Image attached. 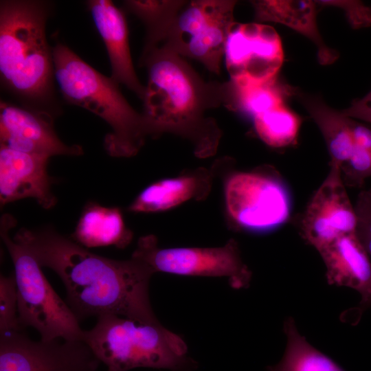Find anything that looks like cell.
<instances>
[{
    "label": "cell",
    "mask_w": 371,
    "mask_h": 371,
    "mask_svg": "<svg viewBox=\"0 0 371 371\" xmlns=\"http://www.w3.org/2000/svg\"><path fill=\"white\" fill-rule=\"evenodd\" d=\"M13 239L41 267L59 276L66 289V302L79 321L111 314L141 323H159L149 299V282L154 272L144 262L93 254L51 226L21 228Z\"/></svg>",
    "instance_id": "6da1fadb"
},
{
    "label": "cell",
    "mask_w": 371,
    "mask_h": 371,
    "mask_svg": "<svg viewBox=\"0 0 371 371\" xmlns=\"http://www.w3.org/2000/svg\"><path fill=\"white\" fill-rule=\"evenodd\" d=\"M139 65L148 71L142 100L149 135L172 133L190 139L196 155L213 154L221 131L205 113L224 106L226 82L205 81L184 58L160 47L142 54Z\"/></svg>",
    "instance_id": "7a4b0ae2"
},
{
    "label": "cell",
    "mask_w": 371,
    "mask_h": 371,
    "mask_svg": "<svg viewBox=\"0 0 371 371\" xmlns=\"http://www.w3.org/2000/svg\"><path fill=\"white\" fill-rule=\"evenodd\" d=\"M46 2L9 0L0 3V76L14 95L47 112L54 96L52 51L45 24Z\"/></svg>",
    "instance_id": "3957f363"
},
{
    "label": "cell",
    "mask_w": 371,
    "mask_h": 371,
    "mask_svg": "<svg viewBox=\"0 0 371 371\" xmlns=\"http://www.w3.org/2000/svg\"><path fill=\"white\" fill-rule=\"evenodd\" d=\"M54 77L63 98L104 120L111 127L104 140L115 157L135 155L149 135L143 113L135 111L111 77L100 74L65 45L52 49Z\"/></svg>",
    "instance_id": "277c9868"
},
{
    "label": "cell",
    "mask_w": 371,
    "mask_h": 371,
    "mask_svg": "<svg viewBox=\"0 0 371 371\" xmlns=\"http://www.w3.org/2000/svg\"><path fill=\"white\" fill-rule=\"evenodd\" d=\"M108 370L128 371L149 368L170 371H194L196 362L178 335L161 323L148 324L116 315L97 317L85 330L84 339Z\"/></svg>",
    "instance_id": "5b68a950"
},
{
    "label": "cell",
    "mask_w": 371,
    "mask_h": 371,
    "mask_svg": "<svg viewBox=\"0 0 371 371\" xmlns=\"http://www.w3.org/2000/svg\"><path fill=\"white\" fill-rule=\"evenodd\" d=\"M16 223L12 215L2 216L0 235L14 265L20 324L36 329L43 341L83 340L85 330L67 303L53 289L31 253L10 238Z\"/></svg>",
    "instance_id": "8992f818"
},
{
    "label": "cell",
    "mask_w": 371,
    "mask_h": 371,
    "mask_svg": "<svg viewBox=\"0 0 371 371\" xmlns=\"http://www.w3.org/2000/svg\"><path fill=\"white\" fill-rule=\"evenodd\" d=\"M236 1H186L157 47L200 62L219 74Z\"/></svg>",
    "instance_id": "52a82bcc"
},
{
    "label": "cell",
    "mask_w": 371,
    "mask_h": 371,
    "mask_svg": "<svg viewBox=\"0 0 371 371\" xmlns=\"http://www.w3.org/2000/svg\"><path fill=\"white\" fill-rule=\"evenodd\" d=\"M131 258L144 262L154 273L225 277L234 289L246 288L251 278L234 240L218 247L160 249L156 238L148 235L139 239Z\"/></svg>",
    "instance_id": "ba28073f"
},
{
    "label": "cell",
    "mask_w": 371,
    "mask_h": 371,
    "mask_svg": "<svg viewBox=\"0 0 371 371\" xmlns=\"http://www.w3.org/2000/svg\"><path fill=\"white\" fill-rule=\"evenodd\" d=\"M225 198L229 217L246 230L267 231L289 216L288 192L274 175L260 171L235 173L226 183Z\"/></svg>",
    "instance_id": "9c48e42d"
},
{
    "label": "cell",
    "mask_w": 371,
    "mask_h": 371,
    "mask_svg": "<svg viewBox=\"0 0 371 371\" xmlns=\"http://www.w3.org/2000/svg\"><path fill=\"white\" fill-rule=\"evenodd\" d=\"M33 341L0 333V371H96L101 363L83 340Z\"/></svg>",
    "instance_id": "30bf717a"
},
{
    "label": "cell",
    "mask_w": 371,
    "mask_h": 371,
    "mask_svg": "<svg viewBox=\"0 0 371 371\" xmlns=\"http://www.w3.org/2000/svg\"><path fill=\"white\" fill-rule=\"evenodd\" d=\"M225 59L230 80L262 83L276 78L283 60L280 38L271 26L235 23L227 39Z\"/></svg>",
    "instance_id": "8fae6325"
},
{
    "label": "cell",
    "mask_w": 371,
    "mask_h": 371,
    "mask_svg": "<svg viewBox=\"0 0 371 371\" xmlns=\"http://www.w3.org/2000/svg\"><path fill=\"white\" fill-rule=\"evenodd\" d=\"M357 215L340 167L330 164L327 176L310 199L301 221L303 239L317 251L339 238L355 234Z\"/></svg>",
    "instance_id": "7c38bea8"
},
{
    "label": "cell",
    "mask_w": 371,
    "mask_h": 371,
    "mask_svg": "<svg viewBox=\"0 0 371 371\" xmlns=\"http://www.w3.org/2000/svg\"><path fill=\"white\" fill-rule=\"evenodd\" d=\"M0 140L12 150L47 158L83 154L80 146L67 145L59 139L51 113L5 102L0 105Z\"/></svg>",
    "instance_id": "4fadbf2b"
},
{
    "label": "cell",
    "mask_w": 371,
    "mask_h": 371,
    "mask_svg": "<svg viewBox=\"0 0 371 371\" xmlns=\"http://www.w3.org/2000/svg\"><path fill=\"white\" fill-rule=\"evenodd\" d=\"M49 158L0 146L1 205L25 198L34 199L45 209L53 207L52 179L47 172Z\"/></svg>",
    "instance_id": "5bb4252c"
},
{
    "label": "cell",
    "mask_w": 371,
    "mask_h": 371,
    "mask_svg": "<svg viewBox=\"0 0 371 371\" xmlns=\"http://www.w3.org/2000/svg\"><path fill=\"white\" fill-rule=\"evenodd\" d=\"M87 5L107 50L111 78L143 100L145 87L139 82L133 67L124 12L109 0H91Z\"/></svg>",
    "instance_id": "9a60e30c"
},
{
    "label": "cell",
    "mask_w": 371,
    "mask_h": 371,
    "mask_svg": "<svg viewBox=\"0 0 371 371\" xmlns=\"http://www.w3.org/2000/svg\"><path fill=\"white\" fill-rule=\"evenodd\" d=\"M318 252L328 282L357 291L361 306L371 305V260L356 234L343 236Z\"/></svg>",
    "instance_id": "2e32d148"
},
{
    "label": "cell",
    "mask_w": 371,
    "mask_h": 371,
    "mask_svg": "<svg viewBox=\"0 0 371 371\" xmlns=\"http://www.w3.org/2000/svg\"><path fill=\"white\" fill-rule=\"evenodd\" d=\"M255 20L283 24L308 38L315 45L319 63L326 65L339 57L337 52L324 43L316 22L317 4L310 0L251 1Z\"/></svg>",
    "instance_id": "e0dca14e"
},
{
    "label": "cell",
    "mask_w": 371,
    "mask_h": 371,
    "mask_svg": "<svg viewBox=\"0 0 371 371\" xmlns=\"http://www.w3.org/2000/svg\"><path fill=\"white\" fill-rule=\"evenodd\" d=\"M71 238L87 248H124L131 242L133 233L126 227L120 208L89 201L81 212Z\"/></svg>",
    "instance_id": "ac0fdd59"
},
{
    "label": "cell",
    "mask_w": 371,
    "mask_h": 371,
    "mask_svg": "<svg viewBox=\"0 0 371 371\" xmlns=\"http://www.w3.org/2000/svg\"><path fill=\"white\" fill-rule=\"evenodd\" d=\"M292 93L297 96L321 131L330 157V164L341 167L349 159L355 148L350 117L328 106L318 95L295 89H292Z\"/></svg>",
    "instance_id": "d6986e66"
},
{
    "label": "cell",
    "mask_w": 371,
    "mask_h": 371,
    "mask_svg": "<svg viewBox=\"0 0 371 371\" xmlns=\"http://www.w3.org/2000/svg\"><path fill=\"white\" fill-rule=\"evenodd\" d=\"M201 181L197 176L184 175L155 181L135 197L128 210L150 213L169 210L198 196Z\"/></svg>",
    "instance_id": "ffe728a7"
},
{
    "label": "cell",
    "mask_w": 371,
    "mask_h": 371,
    "mask_svg": "<svg viewBox=\"0 0 371 371\" xmlns=\"http://www.w3.org/2000/svg\"><path fill=\"white\" fill-rule=\"evenodd\" d=\"M291 90L276 78L262 83H238L229 80L226 82L224 106L254 117L284 104L285 96Z\"/></svg>",
    "instance_id": "44dd1931"
},
{
    "label": "cell",
    "mask_w": 371,
    "mask_h": 371,
    "mask_svg": "<svg viewBox=\"0 0 371 371\" xmlns=\"http://www.w3.org/2000/svg\"><path fill=\"white\" fill-rule=\"evenodd\" d=\"M286 346L282 359L268 371H344L335 361L310 344L298 331L292 317L286 319Z\"/></svg>",
    "instance_id": "7402d4cb"
},
{
    "label": "cell",
    "mask_w": 371,
    "mask_h": 371,
    "mask_svg": "<svg viewBox=\"0 0 371 371\" xmlns=\"http://www.w3.org/2000/svg\"><path fill=\"white\" fill-rule=\"evenodd\" d=\"M186 2L184 0H130L124 2L126 9L138 17L146 27V40L142 54L160 45Z\"/></svg>",
    "instance_id": "603a6c76"
},
{
    "label": "cell",
    "mask_w": 371,
    "mask_h": 371,
    "mask_svg": "<svg viewBox=\"0 0 371 371\" xmlns=\"http://www.w3.org/2000/svg\"><path fill=\"white\" fill-rule=\"evenodd\" d=\"M254 123L262 141L271 147L282 148L295 142L302 120L283 104L255 116Z\"/></svg>",
    "instance_id": "cb8c5ba5"
},
{
    "label": "cell",
    "mask_w": 371,
    "mask_h": 371,
    "mask_svg": "<svg viewBox=\"0 0 371 371\" xmlns=\"http://www.w3.org/2000/svg\"><path fill=\"white\" fill-rule=\"evenodd\" d=\"M17 289L14 274L0 278V333L21 331Z\"/></svg>",
    "instance_id": "d4e9b609"
},
{
    "label": "cell",
    "mask_w": 371,
    "mask_h": 371,
    "mask_svg": "<svg viewBox=\"0 0 371 371\" xmlns=\"http://www.w3.org/2000/svg\"><path fill=\"white\" fill-rule=\"evenodd\" d=\"M340 169L346 186L361 187L371 177V149L355 145L352 155Z\"/></svg>",
    "instance_id": "484cf974"
},
{
    "label": "cell",
    "mask_w": 371,
    "mask_h": 371,
    "mask_svg": "<svg viewBox=\"0 0 371 371\" xmlns=\"http://www.w3.org/2000/svg\"><path fill=\"white\" fill-rule=\"evenodd\" d=\"M354 206L357 215L355 234L371 260V188L358 194Z\"/></svg>",
    "instance_id": "4316f807"
},
{
    "label": "cell",
    "mask_w": 371,
    "mask_h": 371,
    "mask_svg": "<svg viewBox=\"0 0 371 371\" xmlns=\"http://www.w3.org/2000/svg\"><path fill=\"white\" fill-rule=\"evenodd\" d=\"M319 5L334 6L341 9L349 23L355 29L371 26V8L359 1L320 0Z\"/></svg>",
    "instance_id": "83f0119b"
},
{
    "label": "cell",
    "mask_w": 371,
    "mask_h": 371,
    "mask_svg": "<svg viewBox=\"0 0 371 371\" xmlns=\"http://www.w3.org/2000/svg\"><path fill=\"white\" fill-rule=\"evenodd\" d=\"M341 111L346 116L371 124V89L362 98L354 100L348 108Z\"/></svg>",
    "instance_id": "f1b7e54d"
},
{
    "label": "cell",
    "mask_w": 371,
    "mask_h": 371,
    "mask_svg": "<svg viewBox=\"0 0 371 371\" xmlns=\"http://www.w3.org/2000/svg\"><path fill=\"white\" fill-rule=\"evenodd\" d=\"M107 371H113V370H108Z\"/></svg>",
    "instance_id": "f546056e"
}]
</instances>
